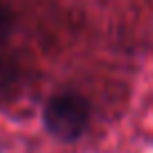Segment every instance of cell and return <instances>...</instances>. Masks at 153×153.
I'll return each mask as SVG.
<instances>
[{
    "label": "cell",
    "mask_w": 153,
    "mask_h": 153,
    "mask_svg": "<svg viewBox=\"0 0 153 153\" xmlns=\"http://www.w3.org/2000/svg\"><path fill=\"white\" fill-rule=\"evenodd\" d=\"M90 104L79 92H59L45 104L43 124L52 137L56 140H76L88 128Z\"/></svg>",
    "instance_id": "1"
}]
</instances>
